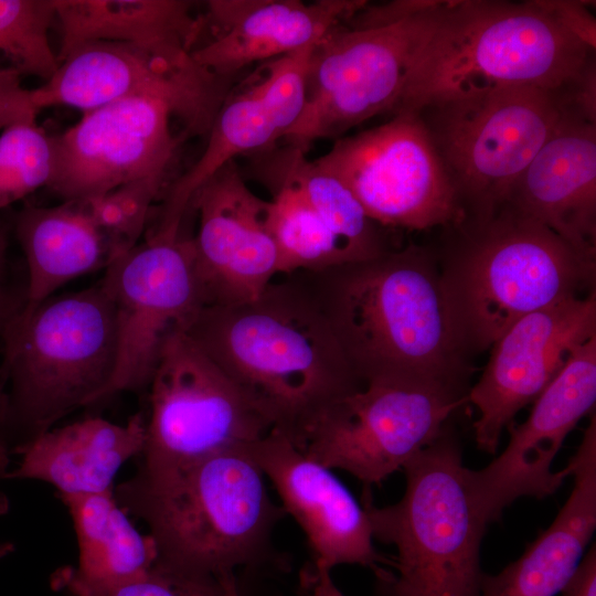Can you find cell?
Listing matches in <instances>:
<instances>
[{
  "mask_svg": "<svg viewBox=\"0 0 596 596\" xmlns=\"http://www.w3.org/2000/svg\"><path fill=\"white\" fill-rule=\"evenodd\" d=\"M254 300L205 306L185 332L296 447L329 406L364 384L301 274Z\"/></svg>",
  "mask_w": 596,
  "mask_h": 596,
  "instance_id": "6da1fadb",
  "label": "cell"
},
{
  "mask_svg": "<svg viewBox=\"0 0 596 596\" xmlns=\"http://www.w3.org/2000/svg\"><path fill=\"white\" fill-rule=\"evenodd\" d=\"M300 274L363 384L412 380L469 391L440 268L427 249L408 245Z\"/></svg>",
  "mask_w": 596,
  "mask_h": 596,
  "instance_id": "7a4b0ae2",
  "label": "cell"
},
{
  "mask_svg": "<svg viewBox=\"0 0 596 596\" xmlns=\"http://www.w3.org/2000/svg\"><path fill=\"white\" fill-rule=\"evenodd\" d=\"M594 60L542 0L443 1L392 114L511 87L560 91Z\"/></svg>",
  "mask_w": 596,
  "mask_h": 596,
  "instance_id": "3957f363",
  "label": "cell"
},
{
  "mask_svg": "<svg viewBox=\"0 0 596 596\" xmlns=\"http://www.w3.org/2000/svg\"><path fill=\"white\" fill-rule=\"evenodd\" d=\"M264 478L249 446L169 471L137 469L114 493L148 526L158 563L219 578L263 560L285 514L270 500Z\"/></svg>",
  "mask_w": 596,
  "mask_h": 596,
  "instance_id": "277c9868",
  "label": "cell"
},
{
  "mask_svg": "<svg viewBox=\"0 0 596 596\" xmlns=\"http://www.w3.org/2000/svg\"><path fill=\"white\" fill-rule=\"evenodd\" d=\"M447 227L457 237L440 276L466 359L490 349L524 316L592 288L595 257L508 203Z\"/></svg>",
  "mask_w": 596,
  "mask_h": 596,
  "instance_id": "5b68a950",
  "label": "cell"
},
{
  "mask_svg": "<svg viewBox=\"0 0 596 596\" xmlns=\"http://www.w3.org/2000/svg\"><path fill=\"white\" fill-rule=\"evenodd\" d=\"M459 441L449 425L408 460L396 503L379 508L370 490L362 505L373 539L396 555L374 572L377 596H480V543L488 525L467 480Z\"/></svg>",
  "mask_w": 596,
  "mask_h": 596,
  "instance_id": "8992f818",
  "label": "cell"
},
{
  "mask_svg": "<svg viewBox=\"0 0 596 596\" xmlns=\"http://www.w3.org/2000/svg\"><path fill=\"white\" fill-rule=\"evenodd\" d=\"M9 440L19 445L100 401L117 361L113 300L102 281L23 308L0 334ZM11 445V443H10Z\"/></svg>",
  "mask_w": 596,
  "mask_h": 596,
  "instance_id": "52a82bcc",
  "label": "cell"
},
{
  "mask_svg": "<svg viewBox=\"0 0 596 596\" xmlns=\"http://www.w3.org/2000/svg\"><path fill=\"white\" fill-rule=\"evenodd\" d=\"M412 111L434 142L465 219L490 215L508 202L567 109L560 91L511 87Z\"/></svg>",
  "mask_w": 596,
  "mask_h": 596,
  "instance_id": "ba28073f",
  "label": "cell"
},
{
  "mask_svg": "<svg viewBox=\"0 0 596 596\" xmlns=\"http://www.w3.org/2000/svg\"><path fill=\"white\" fill-rule=\"evenodd\" d=\"M467 395L434 382L371 381L322 412L297 448L370 490L436 440Z\"/></svg>",
  "mask_w": 596,
  "mask_h": 596,
  "instance_id": "9c48e42d",
  "label": "cell"
},
{
  "mask_svg": "<svg viewBox=\"0 0 596 596\" xmlns=\"http://www.w3.org/2000/svg\"><path fill=\"white\" fill-rule=\"evenodd\" d=\"M443 1L396 23L373 29L340 24L312 47L304 111L285 135L307 149L339 139L351 128L398 104L415 55Z\"/></svg>",
  "mask_w": 596,
  "mask_h": 596,
  "instance_id": "30bf717a",
  "label": "cell"
},
{
  "mask_svg": "<svg viewBox=\"0 0 596 596\" xmlns=\"http://www.w3.org/2000/svg\"><path fill=\"white\" fill-rule=\"evenodd\" d=\"M148 387L150 414L138 470L169 471L249 447L273 430L185 332L167 340Z\"/></svg>",
  "mask_w": 596,
  "mask_h": 596,
  "instance_id": "8fae6325",
  "label": "cell"
},
{
  "mask_svg": "<svg viewBox=\"0 0 596 596\" xmlns=\"http://www.w3.org/2000/svg\"><path fill=\"white\" fill-rule=\"evenodd\" d=\"M115 308L117 361L102 400L148 386L167 340L207 305L192 237L155 226L113 262L102 280Z\"/></svg>",
  "mask_w": 596,
  "mask_h": 596,
  "instance_id": "7c38bea8",
  "label": "cell"
},
{
  "mask_svg": "<svg viewBox=\"0 0 596 596\" xmlns=\"http://www.w3.org/2000/svg\"><path fill=\"white\" fill-rule=\"evenodd\" d=\"M318 163L384 227L425 231L464 219L456 191L419 115L402 110L371 129L334 140Z\"/></svg>",
  "mask_w": 596,
  "mask_h": 596,
  "instance_id": "4fadbf2b",
  "label": "cell"
},
{
  "mask_svg": "<svg viewBox=\"0 0 596 596\" xmlns=\"http://www.w3.org/2000/svg\"><path fill=\"white\" fill-rule=\"evenodd\" d=\"M230 83L199 65L192 54L172 57L131 43L98 41L72 51L32 93L40 110L68 106L85 113L126 98L159 99L188 135L203 136L228 95Z\"/></svg>",
  "mask_w": 596,
  "mask_h": 596,
  "instance_id": "5bb4252c",
  "label": "cell"
},
{
  "mask_svg": "<svg viewBox=\"0 0 596 596\" xmlns=\"http://www.w3.org/2000/svg\"><path fill=\"white\" fill-rule=\"evenodd\" d=\"M159 190L137 181L102 195L26 206L17 236L28 266L23 308H32L68 281L106 269L139 243Z\"/></svg>",
  "mask_w": 596,
  "mask_h": 596,
  "instance_id": "9a60e30c",
  "label": "cell"
},
{
  "mask_svg": "<svg viewBox=\"0 0 596 596\" xmlns=\"http://www.w3.org/2000/svg\"><path fill=\"white\" fill-rule=\"evenodd\" d=\"M171 108L159 99L132 97L85 111L72 127L51 136L49 188L63 200L106 194L147 179L167 181L180 139Z\"/></svg>",
  "mask_w": 596,
  "mask_h": 596,
  "instance_id": "2e32d148",
  "label": "cell"
},
{
  "mask_svg": "<svg viewBox=\"0 0 596 596\" xmlns=\"http://www.w3.org/2000/svg\"><path fill=\"white\" fill-rule=\"evenodd\" d=\"M595 402L596 336L574 350L526 419L507 426L509 443L501 455L482 469H467L473 502L487 524L517 499H543L562 486L570 470L552 471V462L571 430L595 411Z\"/></svg>",
  "mask_w": 596,
  "mask_h": 596,
  "instance_id": "e0dca14e",
  "label": "cell"
},
{
  "mask_svg": "<svg viewBox=\"0 0 596 596\" xmlns=\"http://www.w3.org/2000/svg\"><path fill=\"white\" fill-rule=\"evenodd\" d=\"M596 336L595 290L534 311L511 324L490 348V356L468 402L480 450L493 454L517 413L534 402L574 350Z\"/></svg>",
  "mask_w": 596,
  "mask_h": 596,
  "instance_id": "ac0fdd59",
  "label": "cell"
},
{
  "mask_svg": "<svg viewBox=\"0 0 596 596\" xmlns=\"http://www.w3.org/2000/svg\"><path fill=\"white\" fill-rule=\"evenodd\" d=\"M191 206L199 217L192 238L206 306L259 297L279 275L277 248L266 223L268 201L251 190L231 161L198 189Z\"/></svg>",
  "mask_w": 596,
  "mask_h": 596,
  "instance_id": "d6986e66",
  "label": "cell"
},
{
  "mask_svg": "<svg viewBox=\"0 0 596 596\" xmlns=\"http://www.w3.org/2000/svg\"><path fill=\"white\" fill-rule=\"evenodd\" d=\"M306 82V57L289 54L266 62L263 76L237 94H228L201 157L167 189L158 223L182 224L193 195L216 171L238 156L275 148L304 111Z\"/></svg>",
  "mask_w": 596,
  "mask_h": 596,
  "instance_id": "ffe728a7",
  "label": "cell"
},
{
  "mask_svg": "<svg viewBox=\"0 0 596 596\" xmlns=\"http://www.w3.org/2000/svg\"><path fill=\"white\" fill-rule=\"evenodd\" d=\"M251 454L273 482L285 512L304 531L313 563L328 571L358 564L373 573L387 564L389 558L373 545L363 505L330 469L307 457L275 429L254 443Z\"/></svg>",
  "mask_w": 596,
  "mask_h": 596,
  "instance_id": "44dd1931",
  "label": "cell"
},
{
  "mask_svg": "<svg viewBox=\"0 0 596 596\" xmlns=\"http://www.w3.org/2000/svg\"><path fill=\"white\" fill-rule=\"evenodd\" d=\"M366 1L211 0L205 24L213 36L192 52L194 61L231 79L256 62L297 52L345 23Z\"/></svg>",
  "mask_w": 596,
  "mask_h": 596,
  "instance_id": "7402d4cb",
  "label": "cell"
},
{
  "mask_svg": "<svg viewBox=\"0 0 596 596\" xmlns=\"http://www.w3.org/2000/svg\"><path fill=\"white\" fill-rule=\"evenodd\" d=\"M507 203L595 257L596 121L566 111Z\"/></svg>",
  "mask_w": 596,
  "mask_h": 596,
  "instance_id": "603a6c76",
  "label": "cell"
},
{
  "mask_svg": "<svg viewBox=\"0 0 596 596\" xmlns=\"http://www.w3.org/2000/svg\"><path fill=\"white\" fill-rule=\"evenodd\" d=\"M146 428L140 413L126 424L88 417L51 428L13 449L20 458L7 479L46 482L57 496L114 491L119 469L141 455Z\"/></svg>",
  "mask_w": 596,
  "mask_h": 596,
  "instance_id": "cb8c5ba5",
  "label": "cell"
},
{
  "mask_svg": "<svg viewBox=\"0 0 596 596\" xmlns=\"http://www.w3.org/2000/svg\"><path fill=\"white\" fill-rule=\"evenodd\" d=\"M567 468L574 486L551 525L496 575L483 574L480 596H556L576 572L596 528V415Z\"/></svg>",
  "mask_w": 596,
  "mask_h": 596,
  "instance_id": "d4e9b609",
  "label": "cell"
},
{
  "mask_svg": "<svg viewBox=\"0 0 596 596\" xmlns=\"http://www.w3.org/2000/svg\"><path fill=\"white\" fill-rule=\"evenodd\" d=\"M61 34V62L81 45L131 43L153 52L191 55L205 28L204 14L185 0H53Z\"/></svg>",
  "mask_w": 596,
  "mask_h": 596,
  "instance_id": "484cf974",
  "label": "cell"
},
{
  "mask_svg": "<svg viewBox=\"0 0 596 596\" xmlns=\"http://www.w3.org/2000/svg\"><path fill=\"white\" fill-rule=\"evenodd\" d=\"M57 498L67 508L78 544L77 566H65L73 578L88 586H111L155 566L153 539L135 528L114 491Z\"/></svg>",
  "mask_w": 596,
  "mask_h": 596,
  "instance_id": "4316f807",
  "label": "cell"
},
{
  "mask_svg": "<svg viewBox=\"0 0 596 596\" xmlns=\"http://www.w3.org/2000/svg\"><path fill=\"white\" fill-rule=\"evenodd\" d=\"M257 172L279 177L292 184L345 245L355 262L373 258L386 249L380 225L371 220L349 188L306 150L286 145L258 153Z\"/></svg>",
  "mask_w": 596,
  "mask_h": 596,
  "instance_id": "83f0119b",
  "label": "cell"
},
{
  "mask_svg": "<svg viewBox=\"0 0 596 596\" xmlns=\"http://www.w3.org/2000/svg\"><path fill=\"white\" fill-rule=\"evenodd\" d=\"M270 190L266 223L278 253L279 274L318 272L356 263L345 245L288 181L257 172Z\"/></svg>",
  "mask_w": 596,
  "mask_h": 596,
  "instance_id": "f1b7e54d",
  "label": "cell"
},
{
  "mask_svg": "<svg viewBox=\"0 0 596 596\" xmlns=\"http://www.w3.org/2000/svg\"><path fill=\"white\" fill-rule=\"evenodd\" d=\"M54 22L53 0H0V67L50 79L60 65L49 35Z\"/></svg>",
  "mask_w": 596,
  "mask_h": 596,
  "instance_id": "f546056e",
  "label": "cell"
},
{
  "mask_svg": "<svg viewBox=\"0 0 596 596\" xmlns=\"http://www.w3.org/2000/svg\"><path fill=\"white\" fill-rule=\"evenodd\" d=\"M52 172V139L36 120L0 132V210L47 187Z\"/></svg>",
  "mask_w": 596,
  "mask_h": 596,
  "instance_id": "4dcf8cb0",
  "label": "cell"
},
{
  "mask_svg": "<svg viewBox=\"0 0 596 596\" xmlns=\"http://www.w3.org/2000/svg\"><path fill=\"white\" fill-rule=\"evenodd\" d=\"M52 588L62 596H227L217 577L189 574L156 563L145 574L111 586H88L66 567L51 576Z\"/></svg>",
  "mask_w": 596,
  "mask_h": 596,
  "instance_id": "1f68e13d",
  "label": "cell"
},
{
  "mask_svg": "<svg viewBox=\"0 0 596 596\" xmlns=\"http://www.w3.org/2000/svg\"><path fill=\"white\" fill-rule=\"evenodd\" d=\"M40 111L32 89L22 86L21 76L11 68L0 67V132L11 125L35 120Z\"/></svg>",
  "mask_w": 596,
  "mask_h": 596,
  "instance_id": "d6a6232c",
  "label": "cell"
},
{
  "mask_svg": "<svg viewBox=\"0 0 596 596\" xmlns=\"http://www.w3.org/2000/svg\"><path fill=\"white\" fill-rule=\"evenodd\" d=\"M558 22L586 46L596 47V20L585 1L542 0Z\"/></svg>",
  "mask_w": 596,
  "mask_h": 596,
  "instance_id": "836d02e7",
  "label": "cell"
},
{
  "mask_svg": "<svg viewBox=\"0 0 596 596\" xmlns=\"http://www.w3.org/2000/svg\"><path fill=\"white\" fill-rule=\"evenodd\" d=\"M562 596H596V547L584 554L576 572L561 592Z\"/></svg>",
  "mask_w": 596,
  "mask_h": 596,
  "instance_id": "e575fe53",
  "label": "cell"
},
{
  "mask_svg": "<svg viewBox=\"0 0 596 596\" xmlns=\"http://www.w3.org/2000/svg\"><path fill=\"white\" fill-rule=\"evenodd\" d=\"M299 579L304 596H344L333 583L330 571L313 562L302 567Z\"/></svg>",
  "mask_w": 596,
  "mask_h": 596,
  "instance_id": "d590c367",
  "label": "cell"
},
{
  "mask_svg": "<svg viewBox=\"0 0 596 596\" xmlns=\"http://www.w3.org/2000/svg\"><path fill=\"white\" fill-rule=\"evenodd\" d=\"M7 280V238L0 226V334L24 305L8 288Z\"/></svg>",
  "mask_w": 596,
  "mask_h": 596,
  "instance_id": "8d00e7d4",
  "label": "cell"
},
{
  "mask_svg": "<svg viewBox=\"0 0 596 596\" xmlns=\"http://www.w3.org/2000/svg\"><path fill=\"white\" fill-rule=\"evenodd\" d=\"M11 445L8 430V398L0 374V473L7 479L11 465Z\"/></svg>",
  "mask_w": 596,
  "mask_h": 596,
  "instance_id": "74e56055",
  "label": "cell"
},
{
  "mask_svg": "<svg viewBox=\"0 0 596 596\" xmlns=\"http://www.w3.org/2000/svg\"><path fill=\"white\" fill-rule=\"evenodd\" d=\"M219 579L221 581L227 596H241L234 573H224L219 577Z\"/></svg>",
  "mask_w": 596,
  "mask_h": 596,
  "instance_id": "f35d334b",
  "label": "cell"
},
{
  "mask_svg": "<svg viewBox=\"0 0 596 596\" xmlns=\"http://www.w3.org/2000/svg\"><path fill=\"white\" fill-rule=\"evenodd\" d=\"M7 480L3 475L0 473V515L6 514L9 511L10 502L2 488V482Z\"/></svg>",
  "mask_w": 596,
  "mask_h": 596,
  "instance_id": "ab89813d",
  "label": "cell"
},
{
  "mask_svg": "<svg viewBox=\"0 0 596 596\" xmlns=\"http://www.w3.org/2000/svg\"><path fill=\"white\" fill-rule=\"evenodd\" d=\"M14 551V544L12 542H0V560L11 554Z\"/></svg>",
  "mask_w": 596,
  "mask_h": 596,
  "instance_id": "60d3db41",
  "label": "cell"
}]
</instances>
